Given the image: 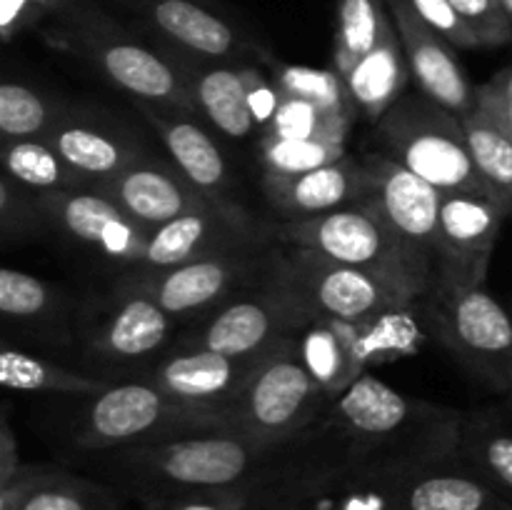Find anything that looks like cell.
<instances>
[{
  "label": "cell",
  "instance_id": "6da1fadb",
  "mask_svg": "<svg viewBox=\"0 0 512 510\" xmlns=\"http://www.w3.org/2000/svg\"><path fill=\"white\" fill-rule=\"evenodd\" d=\"M275 448L238 433H198L98 453L105 473L138 498L168 490L228 488L253 480Z\"/></svg>",
  "mask_w": 512,
  "mask_h": 510
},
{
  "label": "cell",
  "instance_id": "7a4b0ae2",
  "mask_svg": "<svg viewBox=\"0 0 512 510\" xmlns=\"http://www.w3.org/2000/svg\"><path fill=\"white\" fill-rule=\"evenodd\" d=\"M198 433H233L230 410L183 403L140 378L88 395L70 420V440L88 453Z\"/></svg>",
  "mask_w": 512,
  "mask_h": 510
},
{
  "label": "cell",
  "instance_id": "3957f363",
  "mask_svg": "<svg viewBox=\"0 0 512 510\" xmlns=\"http://www.w3.org/2000/svg\"><path fill=\"white\" fill-rule=\"evenodd\" d=\"M273 243L315 250L338 263L365 270L388 285L405 303L415 305L435 288V275L368 205H350L308 220L268 225Z\"/></svg>",
  "mask_w": 512,
  "mask_h": 510
},
{
  "label": "cell",
  "instance_id": "277c9868",
  "mask_svg": "<svg viewBox=\"0 0 512 510\" xmlns=\"http://www.w3.org/2000/svg\"><path fill=\"white\" fill-rule=\"evenodd\" d=\"M55 18L58 43L83 58L130 100L195 113L185 70L173 55L148 48L143 40L130 35L90 3L75 0Z\"/></svg>",
  "mask_w": 512,
  "mask_h": 510
},
{
  "label": "cell",
  "instance_id": "5b68a950",
  "mask_svg": "<svg viewBox=\"0 0 512 510\" xmlns=\"http://www.w3.org/2000/svg\"><path fill=\"white\" fill-rule=\"evenodd\" d=\"M378 138L385 155L440 193L490 195L470 155L463 118L428 95L405 93L378 120Z\"/></svg>",
  "mask_w": 512,
  "mask_h": 510
},
{
  "label": "cell",
  "instance_id": "8992f818",
  "mask_svg": "<svg viewBox=\"0 0 512 510\" xmlns=\"http://www.w3.org/2000/svg\"><path fill=\"white\" fill-rule=\"evenodd\" d=\"M333 398L310 375L298 335L275 345L238 400L230 405L233 433L278 448L318 423Z\"/></svg>",
  "mask_w": 512,
  "mask_h": 510
},
{
  "label": "cell",
  "instance_id": "52a82bcc",
  "mask_svg": "<svg viewBox=\"0 0 512 510\" xmlns=\"http://www.w3.org/2000/svg\"><path fill=\"white\" fill-rule=\"evenodd\" d=\"M428 328L465 370L500 395L512 390V310L485 285H435L425 300Z\"/></svg>",
  "mask_w": 512,
  "mask_h": 510
},
{
  "label": "cell",
  "instance_id": "ba28073f",
  "mask_svg": "<svg viewBox=\"0 0 512 510\" xmlns=\"http://www.w3.org/2000/svg\"><path fill=\"white\" fill-rule=\"evenodd\" d=\"M265 278L298 298L315 320L360 325L393 310L410 308V303L365 270L295 245H270Z\"/></svg>",
  "mask_w": 512,
  "mask_h": 510
},
{
  "label": "cell",
  "instance_id": "9c48e42d",
  "mask_svg": "<svg viewBox=\"0 0 512 510\" xmlns=\"http://www.w3.org/2000/svg\"><path fill=\"white\" fill-rule=\"evenodd\" d=\"M270 245H243L165 270L123 268L115 285L153 298L175 323H195L240 290L263 280Z\"/></svg>",
  "mask_w": 512,
  "mask_h": 510
},
{
  "label": "cell",
  "instance_id": "30bf717a",
  "mask_svg": "<svg viewBox=\"0 0 512 510\" xmlns=\"http://www.w3.org/2000/svg\"><path fill=\"white\" fill-rule=\"evenodd\" d=\"M315 315L298 298L265 278L240 290L223 305L195 320L175 348H203L225 355H260L290 335H300Z\"/></svg>",
  "mask_w": 512,
  "mask_h": 510
},
{
  "label": "cell",
  "instance_id": "8fae6325",
  "mask_svg": "<svg viewBox=\"0 0 512 510\" xmlns=\"http://www.w3.org/2000/svg\"><path fill=\"white\" fill-rule=\"evenodd\" d=\"M173 330L175 320L153 298L115 285L108 305L83 320L80 340L90 363L138 375L168 350Z\"/></svg>",
  "mask_w": 512,
  "mask_h": 510
},
{
  "label": "cell",
  "instance_id": "7c38bea8",
  "mask_svg": "<svg viewBox=\"0 0 512 510\" xmlns=\"http://www.w3.org/2000/svg\"><path fill=\"white\" fill-rule=\"evenodd\" d=\"M363 163L368 170L365 205L413 250L438 283L443 193L385 153L365 155Z\"/></svg>",
  "mask_w": 512,
  "mask_h": 510
},
{
  "label": "cell",
  "instance_id": "4fadbf2b",
  "mask_svg": "<svg viewBox=\"0 0 512 510\" xmlns=\"http://www.w3.org/2000/svg\"><path fill=\"white\" fill-rule=\"evenodd\" d=\"M273 243L268 225L258 223L235 200L213 203L148 230L140 263L133 268L165 270L243 245Z\"/></svg>",
  "mask_w": 512,
  "mask_h": 510
},
{
  "label": "cell",
  "instance_id": "5bb4252c",
  "mask_svg": "<svg viewBox=\"0 0 512 510\" xmlns=\"http://www.w3.org/2000/svg\"><path fill=\"white\" fill-rule=\"evenodd\" d=\"M148 28L170 45V53L205 63H240L270 58V50L243 25L203 0H135Z\"/></svg>",
  "mask_w": 512,
  "mask_h": 510
},
{
  "label": "cell",
  "instance_id": "9a60e30c",
  "mask_svg": "<svg viewBox=\"0 0 512 510\" xmlns=\"http://www.w3.org/2000/svg\"><path fill=\"white\" fill-rule=\"evenodd\" d=\"M510 210L483 193H443L440 275L435 285H485L490 258Z\"/></svg>",
  "mask_w": 512,
  "mask_h": 510
},
{
  "label": "cell",
  "instance_id": "2e32d148",
  "mask_svg": "<svg viewBox=\"0 0 512 510\" xmlns=\"http://www.w3.org/2000/svg\"><path fill=\"white\" fill-rule=\"evenodd\" d=\"M35 195L53 230L98 250L103 258L113 260L120 268H133L140 263L148 228L135 223L95 188L48 190Z\"/></svg>",
  "mask_w": 512,
  "mask_h": 510
},
{
  "label": "cell",
  "instance_id": "e0dca14e",
  "mask_svg": "<svg viewBox=\"0 0 512 510\" xmlns=\"http://www.w3.org/2000/svg\"><path fill=\"white\" fill-rule=\"evenodd\" d=\"M268 353L225 355L215 353V350L170 345L158 360L140 370L135 378L155 385L183 403L230 410V405L243 395L250 378Z\"/></svg>",
  "mask_w": 512,
  "mask_h": 510
},
{
  "label": "cell",
  "instance_id": "ac0fdd59",
  "mask_svg": "<svg viewBox=\"0 0 512 510\" xmlns=\"http://www.w3.org/2000/svg\"><path fill=\"white\" fill-rule=\"evenodd\" d=\"M443 408L430 400L410 398L373 373H365L333 400L325 415L353 440L360 460L363 453L408 433Z\"/></svg>",
  "mask_w": 512,
  "mask_h": 510
},
{
  "label": "cell",
  "instance_id": "d6986e66",
  "mask_svg": "<svg viewBox=\"0 0 512 510\" xmlns=\"http://www.w3.org/2000/svg\"><path fill=\"white\" fill-rule=\"evenodd\" d=\"M43 140H48L63 155L75 173L88 180L90 188L148 158V150L128 125L115 120L113 115L73 105H63L58 120Z\"/></svg>",
  "mask_w": 512,
  "mask_h": 510
},
{
  "label": "cell",
  "instance_id": "ffe728a7",
  "mask_svg": "<svg viewBox=\"0 0 512 510\" xmlns=\"http://www.w3.org/2000/svg\"><path fill=\"white\" fill-rule=\"evenodd\" d=\"M388 10L398 28L405 58L420 93L433 98L443 108L465 118L478 103V90L470 85L455 50L438 30L430 28L413 10L408 0H388Z\"/></svg>",
  "mask_w": 512,
  "mask_h": 510
},
{
  "label": "cell",
  "instance_id": "44dd1931",
  "mask_svg": "<svg viewBox=\"0 0 512 510\" xmlns=\"http://www.w3.org/2000/svg\"><path fill=\"white\" fill-rule=\"evenodd\" d=\"M93 188L148 230L205 205L220 203L200 193L175 165L155 160L150 155L113 178L100 180Z\"/></svg>",
  "mask_w": 512,
  "mask_h": 510
},
{
  "label": "cell",
  "instance_id": "7402d4cb",
  "mask_svg": "<svg viewBox=\"0 0 512 510\" xmlns=\"http://www.w3.org/2000/svg\"><path fill=\"white\" fill-rule=\"evenodd\" d=\"M263 193L280 220H308L333 210L363 205L368 170L363 158H345L300 175L263 173Z\"/></svg>",
  "mask_w": 512,
  "mask_h": 510
},
{
  "label": "cell",
  "instance_id": "603a6c76",
  "mask_svg": "<svg viewBox=\"0 0 512 510\" xmlns=\"http://www.w3.org/2000/svg\"><path fill=\"white\" fill-rule=\"evenodd\" d=\"M135 110L143 115L145 123L158 133L173 165L210 200L228 203L230 198V168L223 150L213 140V135L193 118L195 113L175 108H160L153 103L133 100Z\"/></svg>",
  "mask_w": 512,
  "mask_h": 510
},
{
  "label": "cell",
  "instance_id": "cb8c5ba5",
  "mask_svg": "<svg viewBox=\"0 0 512 510\" xmlns=\"http://www.w3.org/2000/svg\"><path fill=\"white\" fill-rule=\"evenodd\" d=\"M173 55L185 70L195 113H203L220 133L243 140L258 128L250 108L248 63H205V60Z\"/></svg>",
  "mask_w": 512,
  "mask_h": 510
},
{
  "label": "cell",
  "instance_id": "d4e9b609",
  "mask_svg": "<svg viewBox=\"0 0 512 510\" xmlns=\"http://www.w3.org/2000/svg\"><path fill=\"white\" fill-rule=\"evenodd\" d=\"M0 510H118L113 488L50 465H25L0 485Z\"/></svg>",
  "mask_w": 512,
  "mask_h": 510
},
{
  "label": "cell",
  "instance_id": "484cf974",
  "mask_svg": "<svg viewBox=\"0 0 512 510\" xmlns=\"http://www.w3.org/2000/svg\"><path fill=\"white\" fill-rule=\"evenodd\" d=\"M390 510H512V495L463 468L455 455L395 488Z\"/></svg>",
  "mask_w": 512,
  "mask_h": 510
},
{
  "label": "cell",
  "instance_id": "4316f807",
  "mask_svg": "<svg viewBox=\"0 0 512 510\" xmlns=\"http://www.w3.org/2000/svg\"><path fill=\"white\" fill-rule=\"evenodd\" d=\"M458 463L512 495V415L505 405L463 410Z\"/></svg>",
  "mask_w": 512,
  "mask_h": 510
},
{
  "label": "cell",
  "instance_id": "83f0119b",
  "mask_svg": "<svg viewBox=\"0 0 512 510\" xmlns=\"http://www.w3.org/2000/svg\"><path fill=\"white\" fill-rule=\"evenodd\" d=\"M0 313L25 328L58 333L63 343L73 338V323L78 320L73 315L75 300L65 290L15 268L0 270Z\"/></svg>",
  "mask_w": 512,
  "mask_h": 510
},
{
  "label": "cell",
  "instance_id": "f1b7e54d",
  "mask_svg": "<svg viewBox=\"0 0 512 510\" xmlns=\"http://www.w3.org/2000/svg\"><path fill=\"white\" fill-rule=\"evenodd\" d=\"M300 355L308 365L310 375L325 388L330 398H338L360 375L368 373L363 350L358 340V323L343 320H315L303 333Z\"/></svg>",
  "mask_w": 512,
  "mask_h": 510
},
{
  "label": "cell",
  "instance_id": "f546056e",
  "mask_svg": "<svg viewBox=\"0 0 512 510\" xmlns=\"http://www.w3.org/2000/svg\"><path fill=\"white\" fill-rule=\"evenodd\" d=\"M410 68L400 43L398 28L390 30L368 55L343 75L358 113L380 120L405 95Z\"/></svg>",
  "mask_w": 512,
  "mask_h": 510
},
{
  "label": "cell",
  "instance_id": "4dcf8cb0",
  "mask_svg": "<svg viewBox=\"0 0 512 510\" xmlns=\"http://www.w3.org/2000/svg\"><path fill=\"white\" fill-rule=\"evenodd\" d=\"M0 383L18 393H55L70 398H88L115 383L100 373L75 370L58 365L48 358L28 353V350L10 348L0 350Z\"/></svg>",
  "mask_w": 512,
  "mask_h": 510
},
{
  "label": "cell",
  "instance_id": "1f68e13d",
  "mask_svg": "<svg viewBox=\"0 0 512 510\" xmlns=\"http://www.w3.org/2000/svg\"><path fill=\"white\" fill-rule=\"evenodd\" d=\"M5 175L33 193L48 190H75L90 188L88 180L75 173L63 155L43 138L30 140H5L3 143Z\"/></svg>",
  "mask_w": 512,
  "mask_h": 510
},
{
  "label": "cell",
  "instance_id": "d6a6232c",
  "mask_svg": "<svg viewBox=\"0 0 512 510\" xmlns=\"http://www.w3.org/2000/svg\"><path fill=\"white\" fill-rule=\"evenodd\" d=\"M470 155L488 193L512 213V138L475 105L463 118Z\"/></svg>",
  "mask_w": 512,
  "mask_h": 510
},
{
  "label": "cell",
  "instance_id": "836d02e7",
  "mask_svg": "<svg viewBox=\"0 0 512 510\" xmlns=\"http://www.w3.org/2000/svg\"><path fill=\"white\" fill-rule=\"evenodd\" d=\"M393 28V15H388L383 0H338L333 68L345 75Z\"/></svg>",
  "mask_w": 512,
  "mask_h": 510
},
{
  "label": "cell",
  "instance_id": "e575fe53",
  "mask_svg": "<svg viewBox=\"0 0 512 510\" xmlns=\"http://www.w3.org/2000/svg\"><path fill=\"white\" fill-rule=\"evenodd\" d=\"M273 80L275 90L280 95H288V98L305 100V103H313L318 108L330 110V113L340 115V118H348L355 123V115H358V108H355L353 98L348 93V85H345L343 75L338 70L328 68H308V65H290L280 63L270 55L265 60Z\"/></svg>",
  "mask_w": 512,
  "mask_h": 510
},
{
  "label": "cell",
  "instance_id": "d590c367",
  "mask_svg": "<svg viewBox=\"0 0 512 510\" xmlns=\"http://www.w3.org/2000/svg\"><path fill=\"white\" fill-rule=\"evenodd\" d=\"M63 103L18 80L0 85V133L5 140L45 138L58 120Z\"/></svg>",
  "mask_w": 512,
  "mask_h": 510
},
{
  "label": "cell",
  "instance_id": "8d00e7d4",
  "mask_svg": "<svg viewBox=\"0 0 512 510\" xmlns=\"http://www.w3.org/2000/svg\"><path fill=\"white\" fill-rule=\"evenodd\" d=\"M353 120L340 118L330 110L318 108L305 100L288 98L278 93V108L273 118L260 133L270 138H305V140H330V143H345Z\"/></svg>",
  "mask_w": 512,
  "mask_h": 510
},
{
  "label": "cell",
  "instance_id": "74e56055",
  "mask_svg": "<svg viewBox=\"0 0 512 510\" xmlns=\"http://www.w3.org/2000/svg\"><path fill=\"white\" fill-rule=\"evenodd\" d=\"M258 153L263 173L300 175L345 158L348 150H345V143H330V140L270 138V135H260Z\"/></svg>",
  "mask_w": 512,
  "mask_h": 510
},
{
  "label": "cell",
  "instance_id": "f35d334b",
  "mask_svg": "<svg viewBox=\"0 0 512 510\" xmlns=\"http://www.w3.org/2000/svg\"><path fill=\"white\" fill-rule=\"evenodd\" d=\"M255 478L228 488L168 490L143 495V510H253Z\"/></svg>",
  "mask_w": 512,
  "mask_h": 510
},
{
  "label": "cell",
  "instance_id": "ab89813d",
  "mask_svg": "<svg viewBox=\"0 0 512 510\" xmlns=\"http://www.w3.org/2000/svg\"><path fill=\"white\" fill-rule=\"evenodd\" d=\"M43 208L33 190L15 183L10 175L0 178V235L5 243L35 240L48 230Z\"/></svg>",
  "mask_w": 512,
  "mask_h": 510
},
{
  "label": "cell",
  "instance_id": "60d3db41",
  "mask_svg": "<svg viewBox=\"0 0 512 510\" xmlns=\"http://www.w3.org/2000/svg\"><path fill=\"white\" fill-rule=\"evenodd\" d=\"M450 5L473 30L480 48L512 43V23L500 0H450Z\"/></svg>",
  "mask_w": 512,
  "mask_h": 510
},
{
  "label": "cell",
  "instance_id": "b9f144b4",
  "mask_svg": "<svg viewBox=\"0 0 512 510\" xmlns=\"http://www.w3.org/2000/svg\"><path fill=\"white\" fill-rule=\"evenodd\" d=\"M413 5L415 13L425 20L433 30H438L445 40H448L453 48L468 50V48H480L478 38L473 35V30L463 23L455 8L450 5V0H408Z\"/></svg>",
  "mask_w": 512,
  "mask_h": 510
},
{
  "label": "cell",
  "instance_id": "7bdbcfd3",
  "mask_svg": "<svg viewBox=\"0 0 512 510\" xmlns=\"http://www.w3.org/2000/svg\"><path fill=\"white\" fill-rule=\"evenodd\" d=\"M475 105L512 138V65L495 73L485 85H480Z\"/></svg>",
  "mask_w": 512,
  "mask_h": 510
},
{
  "label": "cell",
  "instance_id": "ee69618b",
  "mask_svg": "<svg viewBox=\"0 0 512 510\" xmlns=\"http://www.w3.org/2000/svg\"><path fill=\"white\" fill-rule=\"evenodd\" d=\"M38 20H43V15L33 8L30 0H0V35L5 43H10L20 30L30 28Z\"/></svg>",
  "mask_w": 512,
  "mask_h": 510
},
{
  "label": "cell",
  "instance_id": "f6af8a7d",
  "mask_svg": "<svg viewBox=\"0 0 512 510\" xmlns=\"http://www.w3.org/2000/svg\"><path fill=\"white\" fill-rule=\"evenodd\" d=\"M23 468L18 453V443H15L13 428H10L8 410L3 413V420H0V485L8 483L18 470Z\"/></svg>",
  "mask_w": 512,
  "mask_h": 510
},
{
  "label": "cell",
  "instance_id": "bcb514c9",
  "mask_svg": "<svg viewBox=\"0 0 512 510\" xmlns=\"http://www.w3.org/2000/svg\"><path fill=\"white\" fill-rule=\"evenodd\" d=\"M30 3H33V8L45 18V15H60L63 10H68L75 0H30Z\"/></svg>",
  "mask_w": 512,
  "mask_h": 510
},
{
  "label": "cell",
  "instance_id": "7dc6e473",
  "mask_svg": "<svg viewBox=\"0 0 512 510\" xmlns=\"http://www.w3.org/2000/svg\"><path fill=\"white\" fill-rule=\"evenodd\" d=\"M500 3H503L505 13H508V18H510V23H512V0H500Z\"/></svg>",
  "mask_w": 512,
  "mask_h": 510
},
{
  "label": "cell",
  "instance_id": "c3c4849f",
  "mask_svg": "<svg viewBox=\"0 0 512 510\" xmlns=\"http://www.w3.org/2000/svg\"><path fill=\"white\" fill-rule=\"evenodd\" d=\"M505 408H508L510 415H512V390H510L508 395H505Z\"/></svg>",
  "mask_w": 512,
  "mask_h": 510
},
{
  "label": "cell",
  "instance_id": "681fc988",
  "mask_svg": "<svg viewBox=\"0 0 512 510\" xmlns=\"http://www.w3.org/2000/svg\"><path fill=\"white\" fill-rule=\"evenodd\" d=\"M278 510H303V508H278Z\"/></svg>",
  "mask_w": 512,
  "mask_h": 510
}]
</instances>
